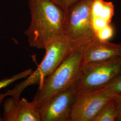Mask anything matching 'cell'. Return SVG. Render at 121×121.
Instances as JSON below:
<instances>
[{"instance_id":"cell-14","label":"cell","mask_w":121,"mask_h":121,"mask_svg":"<svg viewBox=\"0 0 121 121\" xmlns=\"http://www.w3.org/2000/svg\"><path fill=\"white\" fill-rule=\"evenodd\" d=\"M113 34V28L112 26L109 24L104 28L98 30L95 33V35L100 40L107 41L112 37Z\"/></svg>"},{"instance_id":"cell-15","label":"cell","mask_w":121,"mask_h":121,"mask_svg":"<svg viewBox=\"0 0 121 121\" xmlns=\"http://www.w3.org/2000/svg\"><path fill=\"white\" fill-rule=\"evenodd\" d=\"M109 24L110 23L100 17H92V24L95 33Z\"/></svg>"},{"instance_id":"cell-9","label":"cell","mask_w":121,"mask_h":121,"mask_svg":"<svg viewBox=\"0 0 121 121\" xmlns=\"http://www.w3.org/2000/svg\"><path fill=\"white\" fill-rule=\"evenodd\" d=\"M16 121H41L40 113L35 104L25 98L19 100Z\"/></svg>"},{"instance_id":"cell-10","label":"cell","mask_w":121,"mask_h":121,"mask_svg":"<svg viewBox=\"0 0 121 121\" xmlns=\"http://www.w3.org/2000/svg\"><path fill=\"white\" fill-rule=\"evenodd\" d=\"M113 98L105 105L93 121H117L119 113Z\"/></svg>"},{"instance_id":"cell-19","label":"cell","mask_w":121,"mask_h":121,"mask_svg":"<svg viewBox=\"0 0 121 121\" xmlns=\"http://www.w3.org/2000/svg\"><path fill=\"white\" fill-rule=\"evenodd\" d=\"M117 59H118V60H119V61H120L121 62V55L119 57V58H118Z\"/></svg>"},{"instance_id":"cell-8","label":"cell","mask_w":121,"mask_h":121,"mask_svg":"<svg viewBox=\"0 0 121 121\" xmlns=\"http://www.w3.org/2000/svg\"><path fill=\"white\" fill-rule=\"evenodd\" d=\"M82 64H93L117 59L121 54V44L98 39L96 36L82 48Z\"/></svg>"},{"instance_id":"cell-4","label":"cell","mask_w":121,"mask_h":121,"mask_svg":"<svg viewBox=\"0 0 121 121\" xmlns=\"http://www.w3.org/2000/svg\"><path fill=\"white\" fill-rule=\"evenodd\" d=\"M45 50V55L36 69L26 80L5 92L7 96H10L16 99H20L22 92L27 87L40 85L56 70L72 51L69 42L64 36L52 41L47 45Z\"/></svg>"},{"instance_id":"cell-3","label":"cell","mask_w":121,"mask_h":121,"mask_svg":"<svg viewBox=\"0 0 121 121\" xmlns=\"http://www.w3.org/2000/svg\"><path fill=\"white\" fill-rule=\"evenodd\" d=\"M92 0H81L65 10L63 34L72 51L82 48L96 36L92 24Z\"/></svg>"},{"instance_id":"cell-13","label":"cell","mask_w":121,"mask_h":121,"mask_svg":"<svg viewBox=\"0 0 121 121\" xmlns=\"http://www.w3.org/2000/svg\"><path fill=\"white\" fill-rule=\"evenodd\" d=\"M114 13V7L112 2L111 1H105L104 8L99 17L110 23Z\"/></svg>"},{"instance_id":"cell-17","label":"cell","mask_w":121,"mask_h":121,"mask_svg":"<svg viewBox=\"0 0 121 121\" xmlns=\"http://www.w3.org/2000/svg\"><path fill=\"white\" fill-rule=\"evenodd\" d=\"M113 98L117 104V108L119 113V116H121V94L115 95Z\"/></svg>"},{"instance_id":"cell-16","label":"cell","mask_w":121,"mask_h":121,"mask_svg":"<svg viewBox=\"0 0 121 121\" xmlns=\"http://www.w3.org/2000/svg\"><path fill=\"white\" fill-rule=\"evenodd\" d=\"M80 0H53L56 4L59 5L65 10Z\"/></svg>"},{"instance_id":"cell-2","label":"cell","mask_w":121,"mask_h":121,"mask_svg":"<svg viewBox=\"0 0 121 121\" xmlns=\"http://www.w3.org/2000/svg\"><path fill=\"white\" fill-rule=\"evenodd\" d=\"M82 64V49L72 51L56 70L39 85L32 102L38 108L56 93L75 86Z\"/></svg>"},{"instance_id":"cell-12","label":"cell","mask_w":121,"mask_h":121,"mask_svg":"<svg viewBox=\"0 0 121 121\" xmlns=\"http://www.w3.org/2000/svg\"><path fill=\"white\" fill-rule=\"evenodd\" d=\"M102 89L108 91L113 97L121 94V73Z\"/></svg>"},{"instance_id":"cell-1","label":"cell","mask_w":121,"mask_h":121,"mask_svg":"<svg viewBox=\"0 0 121 121\" xmlns=\"http://www.w3.org/2000/svg\"><path fill=\"white\" fill-rule=\"evenodd\" d=\"M30 22L25 32L30 47L45 49L48 43L64 36L65 10L53 0H29Z\"/></svg>"},{"instance_id":"cell-5","label":"cell","mask_w":121,"mask_h":121,"mask_svg":"<svg viewBox=\"0 0 121 121\" xmlns=\"http://www.w3.org/2000/svg\"><path fill=\"white\" fill-rule=\"evenodd\" d=\"M121 73V62L118 59L104 62L82 64L75 85L78 94L95 92L103 89Z\"/></svg>"},{"instance_id":"cell-6","label":"cell","mask_w":121,"mask_h":121,"mask_svg":"<svg viewBox=\"0 0 121 121\" xmlns=\"http://www.w3.org/2000/svg\"><path fill=\"white\" fill-rule=\"evenodd\" d=\"M77 95L75 86H72L53 95L37 108L41 121H70Z\"/></svg>"},{"instance_id":"cell-11","label":"cell","mask_w":121,"mask_h":121,"mask_svg":"<svg viewBox=\"0 0 121 121\" xmlns=\"http://www.w3.org/2000/svg\"><path fill=\"white\" fill-rule=\"evenodd\" d=\"M33 70L31 69H26L21 73L15 74L9 78H4L0 80V90L4 88L13 82L18 80L20 79L26 78L28 77L32 72Z\"/></svg>"},{"instance_id":"cell-18","label":"cell","mask_w":121,"mask_h":121,"mask_svg":"<svg viewBox=\"0 0 121 121\" xmlns=\"http://www.w3.org/2000/svg\"><path fill=\"white\" fill-rule=\"evenodd\" d=\"M7 96V95L5 93V92L4 93H0V106H1V104L3 101V100L4 99V98L5 97ZM3 118L1 117V115H0V121H3Z\"/></svg>"},{"instance_id":"cell-7","label":"cell","mask_w":121,"mask_h":121,"mask_svg":"<svg viewBox=\"0 0 121 121\" xmlns=\"http://www.w3.org/2000/svg\"><path fill=\"white\" fill-rule=\"evenodd\" d=\"M112 96L104 89L94 92L78 94L71 113L70 121H93Z\"/></svg>"}]
</instances>
